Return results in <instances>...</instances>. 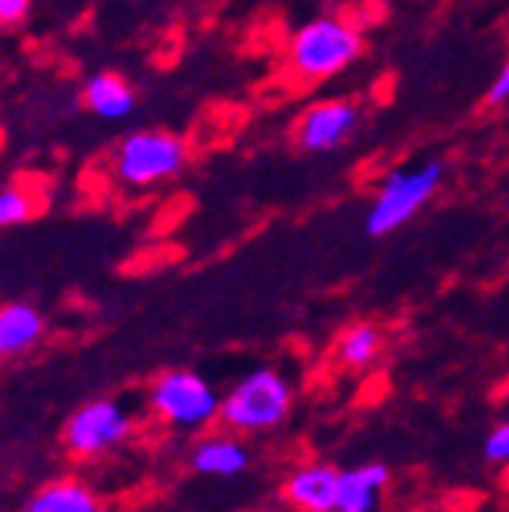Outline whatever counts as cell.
<instances>
[{
  "label": "cell",
  "instance_id": "9a60e30c",
  "mask_svg": "<svg viewBox=\"0 0 509 512\" xmlns=\"http://www.w3.org/2000/svg\"><path fill=\"white\" fill-rule=\"evenodd\" d=\"M35 213H38V200L29 188H19V185L0 188V228L22 225Z\"/></svg>",
  "mask_w": 509,
  "mask_h": 512
},
{
  "label": "cell",
  "instance_id": "5b68a950",
  "mask_svg": "<svg viewBox=\"0 0 509 512\" xmlns=\"http://www.w3.org/2000/svg\"><path fill=\"white\" fill-rule=\"evenodd\" d=\"M219 397L213 384L188 369L163 372L150 388V409L175 428H203L219 419Z\"/></svg>",
  "mask_w": 509,
  "mask_h": 512
},
{
  "label": "cell",
  "instance_id": "e0dca14e",
  "mask_svg": "<svg viewBox=\"0 0 509 512\" xmlns=\"http://www.w3.org/2000/svg\"><path fill=\"white\" fill-rule=\"evenodd\" d=\"M32 13V0H0V29L22 25Z\"/></svg>",
  "mask_w": 509,
  "mask_h": 512
},
{
  "label": "cell",
  "instance_id": "52a82bcc",
  "mask_svg": "<svg viewBox=\"0 0 509 512\" xmlns=\"http://www.w3.org/2000/svg\"><path fill=\"white\" fill-rule=\"evenodd\" d=\"M363 113L347 97H325L303 110L294 122V144L303 153H328L341 147L360 125Z\"/></svg>",
  "mask_w": 509,
  "mask_h": 512
},
{
  "label": "cell",
  "instance_id": "ac0fdd59",
  "mask_svg": "<svg viewBox=\"0 0 509 512\" xmlns=\"http://www.w3.org/2000/svg\"><path fill=\"white\" fill-rule=\"evenodd\" d=\"M503 100H509V60L503 63V69L488 88V104H503Z\"/></svg>",
  "mask_w": 509,
  "mask_h": 512
},
{
  "label": "cell",
  "instance_id": "277c9868",
  "mask_svg": "<svg viewBox=\"0 0 509 512\" xmlns=\"http://www.w3.org/2000/svg\"><path fill=\"white\" fill-rule=\"evenodd\" d=\"M291 384L282 372L257 369L244 375L219 403V419L244 434L269 431L291 413Z\"/></svg>",
  "mask_w": 509,
  "mask_h": 512
},
{
  "label": "cell",
  "instance_id": "8fae6325",
  "mask_svg": "<svg viewBox=\"0 0 509 512\" xmlns=\"http://www.w3.org/2000/svg\"><path fill=\"white\" fill-rule=\"evenodd\" d=\"M44 335V316L29 303L0 306V360L32 350Z\"/></svg>",
  "mask_w": 509,
  "mask_h": 512
},
{
  "label": "cell",
  "instance_id": "4fadbf2b",
  "mask_svg": "<svg viewBox=\"0 0 509 512\" xmlns=\"http://www.w3.org/2000/svg\"><path fill=\"white\" fill-rule=\"evenodd\" d=\"M25 512H104L97 494L82 481H50L29 500Z\"/></svg>",
  "mask_w": 509,
  "mask_h": 512
},
{
  "label": "cell",
  "instance_id": "8992f818",
  "mask_svg": "<svg viewBox=\"0 0 509 512\" xmlns=\"http://www.w3.org/2000/svg\"><path fill=\"white\" fill-rule=\"evenodd\" d=\"M132 431L129 409L116 400L85 403L79 413L66 422L63 441L75 456H100L119 447Z\"/></svg>",
  "mask_w": 509,
  "mask_h": 512
},
{
  "label": "cell",
  "instance_id": "5bb4252c",
  "mask_svg": "<svg viewBox=\"0 0 509 512\" xmlns=\"http://www.w3.org/2000/svg\"><path fill=\"white\" fill-rule=\"evenodd\" d=\"M381 353V331L369 322L350 325L338 341V360L350 369H366Z\"/></svg>",
  "mask_w": 509,
  "mask_h": 512
},
{
  "label": "cell",
  "instance_id": "3957f363",
  "mask_svg": "<svg viewBox=\"0 0 509 512\" xmlns=\"http://www.w3.org/2000/svg\"><path fill=\"white\" fill-rule=\"evenodd\" d=\"M441 178H444L441 160H428L419 166H403V169L388 172L366 213V232L372 238L397 232V228L410 222L431 200V194L441 188Z\"/></svg>",
  "mask_w": 509,
  "mask_h": 512
},
{
  "label": "cell",
  "instance_id": "30bf717a",
  "mask_svg": "<svg viewBox=\"0 0 509 512\" xmlns=\"http://www.w3.org/2000/svg\"><path fill=\"white\" fill-rule=\"evenodd\" d=\"M388 466L366 463L360 469H344L338 478L335 512H375L378 491L388 484Z\"/></svg>",
  "mask_w": 509,
  "mask_h": 512
},
{
  "label": "cell",
  "instance_id": "7a4b0ae2",
  "mask_svg": "<svg viewBox=\"0 0 509 512\" xmlns=\"http://www.w3.org/2000/svg\"><path fill=\"white\" fill-rule=\"evenodd\" d=\"M188 166V144L163 132V128H144V132L125 135L113 150V175L125 188H154L175 178Z\"/></svg>",
  "mask_w": 509,
  "mask_h": 512
},
{
  "label": "cell",
  "instance_id": "7c38bea8",
  "mask_svg": "<svg viewBox=\"0 0 509 512\" xmlns=\"http://www.w3.org/2000/svg\"><path fill=\"white\" fill-rule=\"evenodd\" d=\"M250 453L235 438H207L191 453V469L213 478H235L247 469Z\"/></svg>",
  "mask_w": 509,
  "mask_h": 512
},
{
  "label": "cell",
  "instance_id": "9c48e42d",
  "mask_svg": "<svg viewBox=\"0 0 509 512\" xmlns=\"http://www.w3.org/2000/svg\"><path fill=\"white\" fill-rule=\"evenodd\" d=\"M338 478L341 472L328 463H313L297 469L288 484L285 494L288 500L300 509V512H313V509H335V497H338Z\"/></svg>",
  "mask_w": 509,
  "mask_h": 512
},
{
  "label": "cell",
  "instance_id": "ba28073f",
  "mask_svg": "<svg viewBox=\"0 0 509 512\" xmlns=\"http://www.w3.org/2000/svg\"><path fill=\"white\" fill-rule=\"evenodd\" d=\"M82 100H85V107L104 122L129 119L138 107L135 88L125 82L119 72H94L82 85Z\"/></svg>",
  "mask_w": 509,
  "mask_h": 512
},
{
  "label": "cell",
  "instance_id": "d6986e66",
  "mask_svg": "<svg viewBox=\"0 0 509 512\" xmlns=\"http://www.w3.org/2000/svg\"><path fill=\"white\" fill-rule=\"evenodd\" d=\"M313 512H335V509H313Z\"/></svg>",
  "mask_w": 509,
  "mask_h": 512
},
{
  "label": "cell",
  "instance_id": "6da1fadb",
  "mask_svg": "<svg viewBox=\"0 0 509 512\" xmlns=\"http://www.w3.org/2000/svg\"><path fill=\"white\" fill-rule=\"evenodd\" d=\"M363 54V35L341 16H316L303 22L288 44V66L303 82H325L344 72Z\"/></svg>",
  "mask_w": 509,
  "mask_h": 512
},
{
  "label": "cell",
  "instance_id": "2e32d148",
  "mask_svg": "<svg viewBox=\"0 0 509 512\" xmlns=\"http://www.w3.org/2000/svg\"><path fill=\"white\" fill-rule=\"evenodd\" d=\"M485 456L491 463H509V422H500L497 428H491L485 441Z\"/></svg>",
  "mask_w": 509,
  "mask_h": 512
}]
</instances>
